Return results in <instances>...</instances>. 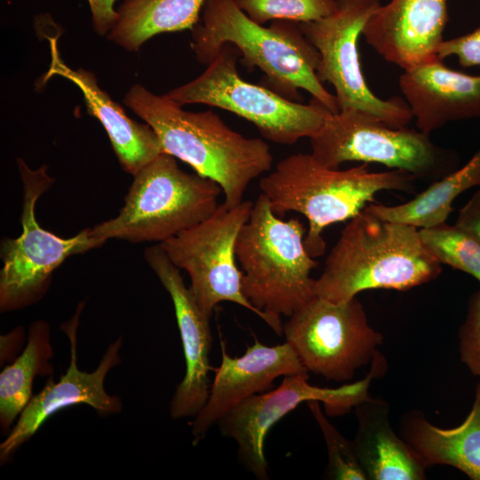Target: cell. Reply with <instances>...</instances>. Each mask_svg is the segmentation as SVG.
I'll use <instances>...</instances> for the list:
<instances>
[{
  "label": "cell",
  "mask_w": 480,
  "mask_h": 480,
  "mask_svg": "<svg viewBox=\"0 0 480 480\" xmlns=\"http://www.w3.org/2000/svg\"><path fill=\"white\" fill-rule=\"evenodd\" d=\"M234 1L251 20L260 25L273 20L310 22L329 15L336 7V0Z\"/></svg>",
  "instance_id": "obj_26"
},
{
  "label": "cell",
  "mask_w": 480,
  "mask_h": 480,
  "mask_svg": "<svg viewBox=\"0 0 480 480\" xmlns=\"http://www.w3.org/2000/svg\"><path fill=\"white\" fill-rule=\"evenodd\" d=\"M459 338L461 362L475 376L480 378V291L476 292L468 300Z\"/></svg>",
  "instance_id": "obj_28"
},
{
  "label": "cell",
  "mask_w": 480,
  "mask_h": 480,
  "mask_svg": "<svg viewBox=\"0 0 480 480\" xmlns=\"http://www.w3.org/2000/svg\"><path fill=\"white\" fill-rule=\"evenodd\" d=\"M414 179L402 170L370 172L367 164L346 170L330 168L311 153H297L280 160L259 186L278 217L290 212L306 217L305 248L316 258L325 252L322 236L325 228L350 220L380 191L413 192Z\"/></svg>",
  "instance_id": "obj_4"
},
{
  "label": "cell",
  "mask_w": 480,
  "mask_h": 480,
  "mask_svg": "<svg viewBox=\"0 0 480 480\" xmlns=\"http://www.w3.org/2000/svg\"><path fill=\"white\" fill-rule=\"evenodd\" d=\"M23 187L20 221L16 238L4 237L0 244V311L20 310L38 302L47 292L54 271L65 260L101 244L86 228L72 237L63 238L41 227L36 218L40 196L54 184L48 167L31 169L17 160Z\"/></svg>",
  "instance_id": "obj_9"
},
{
  "label": "cell",
  "mask_w": 480,
  "mask_h": 480,
  "mask_svg": "<svg viewBox=\"0 0 480 480\" xmlns=\"http://www.w3.org/2000/svg\"><path fill=\"white\" fill-rule=\"evenodd\" d=\"M378 358L360 380L339 388L308 383V374L286 375L275 389L252 395L230 409L217 423L222 436L236 441L246 470L260 480L268 479L264 442L269 429L303 402H322L328 415H340L368 401L369 387L378 372Z\"/></svg>",
  "instance_id": "obj_13"
},
{
  "label": "cell",
  "mask_w": 480,
  "mask_h": 480,
  "mask_svg": "<svg viewBox=\"0 0 480 480\" xmlns=\"http://www.w3.org/2000/svg\"><path fill=\"white\" fill-rule=\"evenodd\" d=\"M93 29L100 36L108 35L117 19L116 0H87Z\"/></svg>",
  "instance_id": "obj_30"
},
{
  "label": "cell",
  "mask_w": 480,
  "mask_h": 480,
  "mask_svg": "<svg viewBox=\"0 0 480 480\" xmlns=\"http://www.w3.org/2000/svg\"><path fill=\"white\" fill-rule=\"evenodd\" d=\"M415 227L382 220L366 207L351 219L315 280L317 297L348 301L364 291H406L441 273Z\"/></svg>",
  "instance_id": "obj_3"
},
{
  "label": "cell",
  "mask_w": 480,
  "mask_h": 480,
  "mask_svg": "<svg viewBox=\"0 0 480 480\" xmlns=\"http://www.w3.org/2000/svg\"><path fill=\"white\" fill-rule=\"evenodd\" d=\"M238 55L235 46L224 44L200 76L165 95L181 106L204 104L234 113L280 145L314 136L331 111L313 98L303 104L244 80L237 72Z\"/></svg>",
  "instance_id": "obj_7"
},
{
  "label": "cell",
  "mask_w": 480,
  "mask_h": 480,
  "mask_svg": "<svg viewBox=\"0 0 480 480\" xmlns=\"http://www.w3.org/2000/svg\"><path fill=\"white\" fill-rule=\"evenodd\" d=\"M221 363L215 369L207 401L191 423L194 443L202 440L210 428L245 398L266 392L276 379L308 374L296 352L288 343L267 346L257 339L245 353L230 356L220 340Z\"/></svg>",
  "instance_id": "obj_16"
},
{
  "label": "cell",
  "mask_w": 480,
  "mask_h": 480,
  "mask_svg": "<svg viewBox=\"0 0 480 480\" xmlns=\"http://www.w3.org/2000/svg\"><path fill=\"white\" fill-rule=\"evenodd\" d=\"M474 187H480V148L465 165L435 180L412 200L396 205L370 204L366 208L382 220L428 228L445 223L453 211V201Z\"/></svg>",
  "instance_id": "obj_24"
},
{
  "label": "cell",
  "mask_w": 480,
  "mask_h": 480,
  "mask_svg": "<svg viewBox=\"0 0 480 480\" xmlns=\"http://www.w3.org/2000/svg\"><path fill=\"white\" fill-rule=\"evenodd\" d=\"M455 225L469 233L480 243V189L476 191L460 210Z\"/></svg>",
  "instance_id": "obj_31"
},
{
  "label": "cell",
  "mask_w": 480,
  "mask_h": 480,
  "mask_svg": "<svg viewBox=\"0 0 480 480\" xmlns=\"http://www.w3.org/2000/svg\"><path fill=\"white\" fill-rule=\"evenodd\" d=\"M205 0H123L108 38L130 51H138L151 37L192 29L199 21Z\"/></svg>",
  "instance_id": "obj_22"
},
{
  "label": "cell",
  "mask_w": 480,
  "mask_h": 480,
  "mask_svg": "<svg viewBox=\"0 0 480 480\" xmlns=\"http://www.w3.org/2000/svg\"><path fill=\"white\" fill-rule=\"evenodd\" d=\"M380 5V0H336L332 13L300 26L319 53L317 77L333 86L339 111L357 109L392 127L406 128L413 119L407 102L374 94L360 63L358 38Z\"/></svg>",
  "instance_id": "obj_10"
},
{
  "label": "cell",
  "mask_w": 480,
  "mask_h": 480,
  "mask_svg": "<svg viewBox=\"0 0 480 480\" xmlns=\"http://www.w3.org/2000/svg\"><path fill=\"white\" fill-rule=\"evenodd\" d=\"M356 407L359 427L352 443L367 479H425L426 466L396 435L383 404L370 398Z\"/></svg>",
  "instance_id": "obj_21"
},
{
  "label": "cell",
  "mask_w": 480,
  "mask_h": 480,
  "mask_svg": "<svg viewBox=\"0 0 480 480\" xmlns=\"http://www.w3.org/2000/svg\"><path fill=\"white\" fill-rule=\"evenodd\" d=\"M307 404L317 422L324 436L327 452V473L336 480H365L367 476L358 460L352 442L348 441L325 418L319 401H308Z\"/></svg>",
  "instance_id": "obj_27"
},
{
  "label": "cell",
  "mask_w": 480,
  "mask_h": 480,
  "mask_svg": "<svg viewBox=\"0 0 480 480\" xmlns=\"http://www.w3.org/2000/svg\"><path fill=\"white\" fill-rule=\"evenodd\" d=\"M221 192L212 180L186 172L161 153L133 175L119 213L90 228V235L101 245L114 238L161 244L212 215Z\"/></svg>",
  "instance_id": "obj_6"
},
{
  "label": "cell",
  "mask_w": 480,
  "mask_h": 480,
  "mask_svg": "<svg viewBox=\"0 0 480 480\" xmlns=\"http://www.w3.org/2000/svg\"><path fill=\"white\" fill-rule=\"evenodd\" d=\"M447 21V0H391L370 16L362 35L386 61L405 70L437 56Z\"/></svg>",
  "instance_id": "obj_17"
},
{
  "label": "cell",
  "mask_w": 480,
  "mask_h": 480,
  "mask_svg": "<svg viewBox=\"0 0 480 480\" xmlns=\"http://www.w3.org/2000/svg\"><path fill=\"white\" fill-rule=\"evenodd\" d=\"M144 258L173 303L185 357V375L170 403V414L175 420L195 417L205 404L211 386L208 378L212 369L211 316L201 309L185 284L180 268L159 244L146 248Z\"/></svg>",
  "instance_id": "obj_15"
},
{
  "label": "cell",
  "mask_w": 480,
  "mask_h": 480,
  "mask_svg": "<svg viewBox=\"0 0 480 480\" xmlns=\"http://www.w3.org/2000/svg\"><path fill=\"white\" fill-rule=\"evenodd\" d=\"M123 101L152 127L163 153L220 186L228 208L240 204L249 184L271 169L273 156L266 141L232 130L212 110L187 111L140 84L130 88Z\"/></svg>",
  "instance_id": "obj_1"
},
{
  "label": "cell",
  "mask_w": 480,
  "mask_h": 480,
  "mask_svg": "<svg viewBox=\"0 0 480 480\" xmlns=\"http://www.w3.org/2000/svg\"><path fill=\"white\" fill-rule=\"evenodd\" d=\"M425 248L441 264L463 271L480 283V243L457 225L419 229Z\"/></svg>",
  "instance_id": "obj_25"
},
{
  "label": "cell",
  "mask_w": 480,
  "mask_h": 480,
  "mask_svg": "<svg viewBox=\"0 0 480 480\" xmlns=\"http://www.w3.org/2000/svg\"><path fill=\"white\" fill-rule=\"evenodd\" d=\"M309 141L316 160L334 169L346 162L375 163L437 180L459 164L458 155L435 144L429 134L392 127L353 108L329 113Z\"/></svg>",
  "instance_id": "obj_8"
},
{
  "label": "cell",
  "mask_w": 480,
  "mask_h": 480,
  "mask_svg": "<svg viewBox=\"0 0 480 480\" xmlns=\"http://www.w3.org/2000/svg\"><path fill=\"white\" fill-rule=\"evenodd\" d=\"M399 87L419 131L480 117V75L451 69L438 56L404 70Z\"/></svg>",
  "instance_id": "obj_18"
},
{
  "label": "cell",
  "mask_w": 480,
  "mask_h": 480,
  "mask_svg": "<svg viewBox=\"0 0 480 480\" xmlns=\"http://www.w3.org/2000/svg\"><path fill=\"white\" fill-rule=\"evenodd\" d=\"M52 357L49 324L44 320L34 321L29 326L24 350L0 374V429L3 435H8L33 396L35 378L52 376Z\"/></svg>",
  "instance_id": "obj_23"
},
{
  "label": "cell",
  "mask_w": 480,
  "mask_h": 480,
  "mask_svg": "<svg viewBox=\"0 0 480 480\" xmlns=\"http://www.w3.org/2000/svg\"><path fill=\"white\" fill-rule=\"evenodd\" d=\"M252 206L249 200L232 208L220 204L208 218L159 244L171 261L188 273L189 288L207 316L212 317L220 302L229 301L252 311L272 329L270 318L244 294L243 272L236 263V239Z\"/></svg>",
  "instance_id": "obj_11"
},
{
  "label": "cell",
  "mask_w": 480,
  "mask_h": 480,
  "mask_svg": "<svg viewBox=\"0 0 480 480\" xmlns=\"http://www.w3.org/2000/svg\"><path fill=\"white\" fill-rule=\"evenodd\" d=\"M49 42L51 62L41 83L59 76L78 87L88 113L102 124L124 171L133 176L163 153L157 135L149 124L130 118L123 108L99 86L94 74L84 68L68 67L60 58L57 39L51 37Z\"/></svg>",
  "instance_id": "obj_19"
},
{
  "label": "cell",
  "mask_w": 480,
  "mask_h": 480,
  "mask_svg": "<svg viewBox=\"0 0 480 480\" xmlns=\"http://www.w3.org/2000/svg\"><path fill=\"white\" fill-rule=\"evenodd\" d=\"M283 334L308 372L335 381L352 379L383 341L356 298L335 303L316 296L289 316Z\"/></svg>",
  "instance_id": "obj_12"
},
{
  "label": "cell",
  "mask_w": 480,
  "mask_h": 480,
  "mask_svg": "<svg viewBox=\"0 0 480 480\" xmlns=\"http://www.w3.org/2000/svg\"><path fill=\"white\" fill-rule=\"evenodd\" d=\"M402 438L426 467L448 465L480 480V381L472 408L460 425L441 428L412 412L403 420Z\"/></svg>",
  "instance_id": "obj_20"
},
{
  "label": "cell",
  "mask_w": 480,
  "mask_h": 480,
  "mask_svg": "<svg viewBox=\"0 0 480 480\" xmlns=\"http://www.w3.org/2000/svg\"><path fill=\"white\" fill-rule=\"evenodd\" d=\"M84 307V301L80 302L74 316L60 325L70 346V362L67 372L57 382L50 376L41 392L31 397L0 444L1 465L10 461L18 449L27 443L52 415L64 408L84 404L101 416L116 414L122 411L121 399L108 394L104 387L108 372L121 363V337L108 347L94 371L86 372L78 368L77 330Z\"/></svg>",
  "instance_id": "obj_14"
},
{
  "label": "cell",
  "mask_w": 480,
  "mask_h": 480,
  "mask_svg": "<svg viewBox=\"0 0 480 480\" xmlns=\"http://www.w3.org/2000/svg\"><path fill=\"white\" fill-rule=\"evenodd\" d=\"M436 55L441 60L456 56L463 68L480 66V27L463 36L444 40Z\"/></svg>",
  "instance_id": "obj_29"
},
{
  "label": "cell",
  "mask_w": 480,
  "mask_h": 480,
  "mask_svg": "<svg viewBox=\"0 0 480 480\" xmlns=\"http://www.w3.org/2000/svg\"><path fill=\"white\" fill-rule=\"evenodd\" d=\"M190 47L198 62L207 65L224 44L235 46L247 68H259L281 95L299 98V90L332 113L336 97L316 75L319 53L300 23L273 20L269 27L251 20L234 0H205L198 23L191 29Z\"/></svg>",
  "instance_id": "obj_2"
},
{
  "label": "cell",
  "mask_w": 480,
  "mask_h": 480,
  "mask_svg": "<svg viewBox=\"0 0 480 480\" xmlns=\"http://www.w3.org/2000/svg\"><path fill=\"white\" fill-rule=\"evenodd\" d=\"M306 233L300 220L276 215L261 193L236 239L243 292L270 318L277 335L283 334L281 316L289 317L316 297L310 274L318 263L305 248Z\"/></svg>",
  "instance_id": "obj_5"
}]
</instances>
